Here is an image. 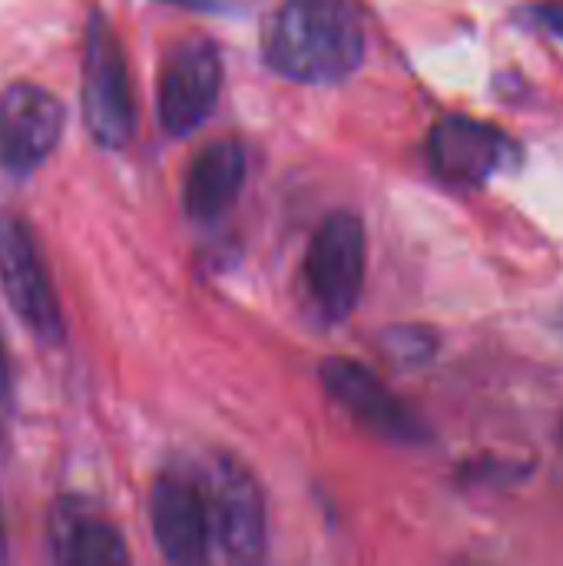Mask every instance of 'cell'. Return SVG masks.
<instances>
[{"label": "cell", "mask_w": 563, "mask_h": 566, "mask_svg": "<svg viewBox=\"0 0 563 566\" xmlns=\"http://www.w3.org/2000/svg\"><path fill=\"white\" fill-rule=\"evenodd\" d=\"M265 63L295 83L348 80L365 60V23L352 0H285L262 36Z\"/></svg>", "instance_id": "6da1fadb"}, {"label": "cell", "mask_w": 563, "mask_h": 566, "mask_svg": "<svg viewBox=\"0 0 563 566\" xmlns=\"http://www.w3.org/2000/svg\"><path fill=\"white\" fill-rule=\"evenodd\" d=\"M385 348H388V355H392L398 365H421V361H428V358L435 355L438 338H435L428 328L405 325V328H392V332H388Z\"/></svg>", "instance_id": "4fadbf2b"}, {"label": "cell", "mask_w": 563, "mask_h": 566, "mask_svg": "<svg viewBox=\"0 0 563 566\" xmlns=\"http://www.w3.org/2000/svg\"><path fill=\"white\" fill-rule=\"evenodd\" d=\"M222 90V56L206 36H183L169 46L159 70V123L169 136L202 126Z\"/></svg>", "instance_id": "5b68a950"}, {"label": "cell", "mask_w": 563, "mask_h": 566, "mask_svg": "<svg viewBox=\"0 0 563 566\" xmlns=\"http://www.w3.org/2000/svg\"><path fill=\"white\" fill-rule=\"evenodd\" d=\"M83 119L93 139L106 149H119L129 143L136 126L133 86L126 56L113 23L93 10L83 33V90H80Z\"/></svg>", "instance_id": "7a4b0ae2"}, {"label": "cell", "mask_w": 563, "mask_h": 566, "mask_svg": "<svg viewBox=\"0 0 563 566\" xmlns=\"http://www.w3.org/2000/svg\"><path fill=\"white\" fill-rule=\"evenodd\" d=\"M365 226L355 212H332L305 255V282L325 318L342 322L355 312L365 285Z\"/></svg>", "instance_id": "3957f363"}, {"label": "cell", "mask_w": 563, "mask_h": 566, "mask_svg": "<svg viewBox=\"0 0 563 566\" xmlns=\"http://www.w3.org/2000/svg\"><path fill=\"white\" fill-rule=\"evenodd\" d=\"M7 395H10V378H7V361H3V348H0V411L7 408Z\"/></svg>", "instance_id": "9a60e30c"}, {"label": "cell", "mask_w": 563, "mask_h": 566, "mask_svg": "<svg viewBox=\"0 0 563 566\" xmlns=\"http://www.w3.org/2000/svg\"><path fill=\"white\" fill-rule=\"evenodd\" d=\"M7 557V541H3V521H0V560Z\"/></svg>", "instance_id": "ac0fdd59"}, {"label": "cell", "mask_w": 563, "mask_h": 566, "mask_svg": "<svg viewBox=\"0 0 563 566\" xmlns=\"http://www.w3.org/2000/svg\"><path fill=\"white\" fill-rule=\"evenodd\" d=\"M63 106L37 83H10L0 90V166L7 172L37 169L60 143Z\"/></svg>", "instance_id": "9c48e42d"}, {"label": "cell", "mask_w": 563, "mask_h": 566, "mask_svg": "<svg viewBox=\"0 0 563 566\" xmlns=\"http://www.w3.org/2000/svg\"><path fill=\"white\" fill-rule=\"evenodd\" d=\"M531 20L541 30H548V33H554V36L563 40V0H548V3L531 7Z\"/></svg>", "instance_id": "5bb4252c"}, {"label": "cell", "mask_w": 563, "mask_h": 566, "mask_svg": "<svg viewBox=\"0 0 563 566\" xmlns=\"http://www.w3.org/2000/svg\"><path fill=\"white\" fill-rule=\"evenodd\" d=\"M428 156L438 176L458 186H484L504 166L518 163V143L494 123L475 116H445L431 126Z\"/></svg>", "instance_id": "52a82bcc"}, {"label": "cell", "mask_w": 563, "mask_h": 566, "mask_svg": "<svg viewBox=\"0 0 563 566\" xmlns=\"http://www.w3.org/2000/svg\"><path fill=\"white\" fill-rule=\"evenodd\" d=\"M212 544L236 564L259 560L265 554V501L256 478L239 461H212L199 481Z\"/></svg>", "instance_id": "277c9868"}, {"label": "cell", "mask_w": 563, "mask_h": 566, "mask_svg": "<svg viewBox=\"0 0 563 566\" xmlns=\"http://www.w3.org/2000/svg\"><path fill=\"white\" fill-rule=\"evenodd\" d=\"M325 391L372 434L398 441V444H421L428 441L425 421L365 365L348 358H329L322 365Z\"/></svg>", "instance_id": "8992f818"}, {"label": "cell", "mask_w": 563, "mask_h": 566, "mask_svg": "<svg viewBox=\"0 0 563 566\" xmlns=\"http://www.w3.org/2000/svg\"><path fill=\"white\" fill-rule=\"evenodd\" d=\"M163 3L186 7V10H209V7H216V0H163Z\"/></svg>", "instance_id": "2e32d148"}, {"label": "cell", "mask_w": 563, "mask_h": 566, "mask_svg": "<svg viewBox=\"0 0 563 566\" xmlns=\"http://www.w3.org/2000/svg\"><path fill=\"white\" fill-rule=\"evenodd\" d=\"M561 438H563V428H561Z\"/></svg>", "instance_id": "d6986e66"}, {"label": "cell", "mask_w": 563, "mask_h": 566, "mask_svg": "<svg viewBox=\"0 0 563 566\" xmlns=\"http://www.w3.org/2000/svg\"><path fill=\"white\" fill-rule=\"evenodd\" d=\"M56 557L73 566H119L129 564V551L119 531L96 517H73L60 527Z\"/></svg>", "instance_id": "7c38bea8"}, {"label": "cell", "mask_w": 563, "mask_h": 566, "mask_svg": "<svg viewBox=\"0 0 563 566\" xmlns=\"http://www.w3.org/2000/svg\"><path fill=\"white\" fill-rule=\"evenodd\" d=\"M551 325H554V332L561 335V342H563V305L554 312V318H551Z\"/></svg>", "instance_id": "e0dca14e"}, {"label": "cell", "mask_w": 563, "mask_h": 566, "mask_svg": "<svg viewBox=\"0 0 563 566\" xmlns=\"http://www.w3.org/2000/svg\"><path fill=\"white\" fill-rule=\"evenodd\" d=\"M246 182V153L236 139L209 143L196 153L183 186V206L196 222H212L226 216Z\"/></svg>", "instance_id": "8fae6325"}, {"label": "cell", "mask_w": 563, "mask_h": 566, "mask_svg": "<svg viewBox=\"0 0 563 566\" xmlns=\"http://www.w3.org/2000/svg\"><path fill=\"white\" fill-rule=\"evenodd\" d=\"M149 524L156 544L173 564H206L212 554L209 511L199 481L186 474H159L149 494Z\"/></svg>", "instance_id": "30bf717a"}, {"label": "cell", "mask_w": 563, "mask_h": 566, "mask_svg": "<svg viewBox=\"0 0 563 566\" xmlns=\"http://www.w3.org/2000/svg\"><path fill=\"white\" fill-rule=\"evenodd\" d=\"M0 282L17 318L40 342L56 345L63 338L60 305L40 262V252L33 245V235L13 216L0 219Z\"/></svg>", "instance_id": "ba28073f"}]
</instances>
